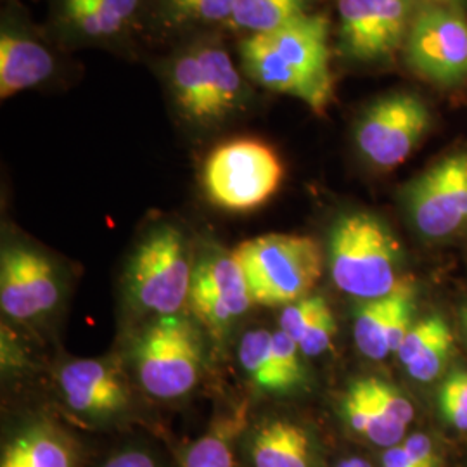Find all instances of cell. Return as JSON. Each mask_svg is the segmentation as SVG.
<instances>
[{
    "label": "cell",
    "instance_id": "obj_1",
    "mask_svg": "<svg viewBox=\"0 0 467 467\" xmlns=\"http://www.w3.org/2000/svg\"><path fill=\"white\" fill-rule=\"evenodd\" d=\"M239 67L251 84L298 99L324 115L334 99L331 21L310 13L267 34L237 42Z\"/></svg>",
    "mask_w": 467,
    "mask_h": 467
},
{
    "label": "cell",
    "instance_id": "obj_2",
    "mask_svg": "<svg viewBox=\"0 0 467 467\" xmlns=\"http://www.w3.org/2000/svg\"><path fill=\"white\" fill-rule=\"evenodd\" d=\"M160 67L175 115L192 129H215L246 113L254 102L253 84L220 32L177 42Z\"/></svg>",
    "mask_w": 467,
    "mask_h": 467
},
{
    "label": "cell",
    "instance_id": "obj_3",
    "mask_svg": "<svg viewBox=\"0 0 467 467\" xmlns=\"http://www.w3.org/2000/svg\"><path fill=\"white\" fill-rule=\"evenodd\" d=\"M399 243L383 220L368 212L337 218L329 243V267L336 287L357 300L391 295L401 281Z\"/></svg>",
    "mask_w": 467,
    "mask_h": 467
},
{
    "label": "cell",
    "instance_id": "obj_4",
    "mask_svg": "<svg viewBox=\"0 0 467 467\" xmlns=\"http://www.w3.org/2000/svg\"><path fill=\"white\" fill-rule=\"evenodd\" d=\"M233 253L246 275L251 300L262 306H287L306 298L322 275L320 246L310 235L265 234Z\"/></svg>",
    "mask_w": 467,
    "mask_h": 467
},
{
    "label": "cell",
    "instance_id": "obj_5",
    "mask_svg": "<svg viewBox=\"0 0 467 467\" xmlns=\"http://www.w3.org/2000/svg\"><path fill=\"white\" fill-rule=\"evenodd\" d=\"M277 150L260 139L222 142L204 160L201 185L208 201L225 212H251L265 204L283 184Z\"/></svg>",
    "mask_w": 467,
    "mask_h": 467
},
{
    "label": "cell",
    "instance_id": "obj_6",
    "mask_svg": "<svg viewBox=\"0 0 467 467\" xmlns=\"http://www.w3.org/2000/svg\"><path fill=\"white\" fill-rule=\"evenodd\" d=\"M140 386L156 399L173 400L187 395L200 381L202 348L189 318L165 316L150 322L134 351Z\"/></svg>",
    "mask_w": 467,
    "mask_h": 467
},
{
    "label": "cell",
    "instance_id": "obj_7",
    "mask_svg": "<svg viewBox=\"0 0 467 467\" xmlns=\"http://www.w3.org/2000/svg\"><path fill=\"white\" fill-rule=\"evenodd\" d=\"M194 267L184 235L173 225H160L139 244L130 267L135 303L158 317L177 316L189 303Z\"/></svg>",
    "mask_w": 467,
    "mask_h": 467
},
{
    "label": "cell",
    "instance_id": "obj_8",
    "mask_svg": "<svg viewBox=\"0 0 467 467\" xmlns=\"http://www.w3.org/2000/svg\"><path fill=\"white\" fill-rule=\"evenodd\" d=\"M57 47L118 49L148 32L150 0H47Z\"/></svg>",
    "mask_w": 467,
    "mask_h": 467
},
{
    "label": "cell",
    "instance_id": "obj_9",
    "mask_svg": "<svg viewBox=\"0 0 467 467\" xmlns=\"http://www.w3.org/2000/svg\"><path fill=\"white\" fill-rule=\"evenodd\" d=\"M409 69L440 87L467 80V19L461 7L422 0L403 44Z\"/></svg>",
    "mask_w": 467,
    "mask_h": 467
},
{
    "label": "cell",
    "instance_id": "obj_10",
    "mask_svg": "<svg viewBox=\"0 0 467 467\" xmlns=\"http://www.w3.org/2000/svg\"><path fill=\"white\" fill-rule=\"evenodd\" d=\"M422 0H336L337 52L355 65H383L403 49Z\"/></svg>",
    "mask_w": 467,
    "mask_h": 467
},
{
    "label": "cell",
    "instance_id": "obj_11",
    "mask_svg": "<svg viewBox=\"0 0 467 467\" xmlns=\"http://www.w3.org/2000/svg\"><path fill=\"white\" fill-rule=\"evenodd\" d=\"M431 125L418 94L395 90L376 98L355 121V144L368 165L393 170L414 152Z\"/></svg>",
    "mask_w": 467,
    "mask_h": 467
},
{
    "label": "cell",
    "instance_id": "obj_12",
    "mask_svg": "<svg viewBox=\"0 0 467 467\" xmlns=\"http://www.w3.org/2000/svg\"><path fill=\"white\" fill-rule=\"evenodd\" d=\"M418 233L443 239L467 225V150H455L418 175L403 191Z\"/></svg>",
    "mask_w": 467,
    "mask_h": 467
},
{
    "label": "cell",
    "instance_id": "obj_13",
    "mask_svg": "<svg viewBox=\"0 0 467 467\" xmlns=\"http://www.w3.org/2000/svg\"><path fill=\"white\" fill-rule=\"evenodd\" d=\"M59 69L49 38L40 34L15 5L0 19V99L47 84Z\"/></svg>",
    "mask_w": 467,
    "mask_h": 467
},
{
    "label": "cell",
    "instance_id": "obj_14",
    "mask_svg": "<svg viewBox=\"0 0 467 467\" xmlns=\"http://www.w3.org/2000/svg\"><path fill=\"white\" fill-rule=\"evenodd\" d=\"M59 283L49 260L26 246H7L0 262V306L7 317L35 320L59 301Z\"/></svg>",
    "mask_w": 467,
    "mask_h": 467
},
{
    "label": "cell",
    "instance_id": "obj_15",
    "mask_svg": "<svg viewBox=\"0 0 467 467\" xmlns=\"http://www.w3.org/2000/svg\"><path fill=\"white\" fill-rule=\"evenodd\" d=\"M414 416L412 401L376 378L351 383L343 399V418L351 431L383 449L400 443Z\"/></svg>",
    "mask_w": 467,
    "mask_h": 467
},
{
    "label": "cell",
    "instance_id": "obj_16",
    "mask_svg": "<svg viewBox=\"0 0 467 467\" xmlns=\"http://www.w3.org/2000/svg\"><path fill=\"white\" fill-rule=\"evenodd\" d=\"M189 305L212 331H225L250 310V287L234 253L208 256L194 268Z\"/></svg>",
    "mask_w": 467,
    "mask_h": 467
},
{
    "label": "cell",
    "instance_id": "obj_17",
    "mask_svg": "<svg viewBox=\"0 0 467 467\" xmlns=\"http://www.w3.org/2000/svg\"><path fill=\"white\" fill-rule=\"evenodd\" d=\"M298 345L284 333L253 329L243 336L237 358L253 384L268 393H287L305 381Z\"/></svg>",
    "mask_w": 467,
    "mask_h": 467
},
{
    "label": "cell",
    "instance_id": "obj_18",
    "mask_svg": "<svg viewBox=\"0 0 467 467\" xmlns=\"http://www.w3.org/2000/svg\"><path fill=\"white\" fill-rule=\"evenodd\" d=\"M416 291L412 281L403 279L388 296L366 301L353 326L357 348L372 360H383L400 348L403 337L412 327Z\"/></svg>",
    "mask_w": 467,
    "mask_h": 467
},
{
    "label": "cell",
    "instance_id": "obj_19",
    "mask_svg": "<svg viewBox=\"0 0 467 467\" xmlns=\"http://www.w3.org/2000/svg\"><path fill=\"white\" fill-rule=\"evenodd\" d=\"M57 383L67 407L84 416L106 418L127 405V389L117 370L102 360L69 362L59 370Z\"/></svg>",
    "mask_w": 467,
    "mask_h": 467
},
{
    "label": "cell",
    "instance_id": "obj_20",
    "mask_svg": "<svg viewBox=\"0 0 467 467\" xmlns=\"http://www.w3.org/2000/svg\"><path fill=\"white\" fill-rule=\"evenodd\" d=\"M235 0H150L148 32L160 40H184L220 32L233 15Z\"/></svg>",
    "mask_w": 467,
    "mask_h": 467
},
{
    "label": "cell",
    "instance_id": "obj_21",
    "mask_svg": "<svg viewBox=\"0 0 467 467\" xmlns=\"http://www.w3.org/2000/svg\"><path fill=\"white\" fill-rule=\"evenodd\" d=\"M250 457L253 467H314L310 436L285 419L267 420L254 431Z\"/></svg>",
    "mask_w": 467,
    "mask_h": 467
},
{
    "label": "cell",
    "instance_id": "obj_22",
    "mask_svg": "<svg viewBox=\"0 0 467 467\" xmlns=\"http://www.w3.org/2000/svg\"><path fill=\"white\" fill-rule=\"evenodd\" d=\"M279 329L287 334L305 357H318L333 347L336 318L322 296H306L284 306Z\"/></svg>",
    "mask_w": 467,
    "mask_h": 467
},
{
    "label": "cell",
    "instance_id": "obj_23",
    "mask_svg": "<svg viewBox=\"0 0 467 467\" xmlns=\"http://www.w3.org/2000/svg\"><path fill=\"white\" fill-rule=\"evenodd\" d=\"M0 467H75V453L56 428L34 424L7 443Z\"/></svg>",
    "mask_w": 467,
    "mask_h": 467
},
{
    "label": "cell",
    "instance_id": "obj_24",
    "mask_svg": "<svg viewBox=\"0 0 467 467\" xmlns=\"http://www.w3.org/2000/svg\"><path fill=\"white\" fill-rule=\"evenodd\" d=\"M312 13V0H235L227 32L239 38L267 34Z\"/></svg>",
    "mask_w": 467,
    "mask_h": 467
},
{
    "label": "cell",
    "instance_id": "obj_25",
    "mask_svg": "<svg viewBox=\"0 0 467 467\" xmlns=\"http://www.w3.org/2000/svg\"><path fill=\"white\" fill-rule=\"evenodd\" d=\"M233 430H213L196 440L185 451L182 467H235Z\"/></svg>",
    "mask_w": 467,
    "mask_h": 467
},
{
    "label": "cell",
    "instance_id": "obj_26",
    "mask_svg": "<svg viewBox=\"0 0 467 467\" xmlns=\"http://www.w3.org/2000/svg\"><path fill=\"white\" fill-rule=\"evenodd\" d=\"M381 461L405 467H440L441 464L433 440L422 433L405 436L399 445L386 449Z\"/></svg>",
    "mask_w": 467,
    "mask_h": 467
},
{
    "label": "cell",
    "instance_id": "obj_27",
    "mask_svg": "<svg viewBox=\"0 0 467 467\" xmlns=\"http://www.w3.org/2000/svg\"><path fill=\"white\" fill-rule=\"evenodd\" d=\"M451 348H453V334L451 327H447L410 366L405 368L409 376L419 383H431L441 374L451 357Z\"/></svg>",
    "mask_w": 467,
    "mask_h": 467
},
{
    "label": "cell",
    "instance_id": "obj_28",
    "mask_svg": "<svg viewBox=\"0 0 467 467\" xmlns=\"http://www.w3.org/2000/svg\"><path fill=\"white\" fill-rule=\"evenodd\" d=\"M447 327H449L447 320L438 314L412 324V327L401 341L400 348L397 351L401 366L403 368L410 366Z\"/></svg>",
    "mask_w": 467,
    "mask_h": 467
},
{
    "label": "cell",
    "instance_id": "obj_29",
    "mask_svg": "<svg viewBox=\"0 0 467 467\" xmlns=\"http://www.w3.org/2000/svg\"><path fill=\"white\" fill-rule=\"evenodd\" d=\"M440 410L459 431H467V372H455L440 389Z\"/></svg>",
    "mask_w": 467,
    "mask_h": 467
},
{
    "label": "cell",
    "instance_id": "obj_30",
    "mask_svg": "<svg viewBox=\"0 0 467 467\" xmlns=\"http://www.w3.org/2000/svg\"><path fill=\"white\" fill-rule=\"evenodd\" d=\"M102 467H156V464L146 451H125L111 457Z\"/></svg>",
    "mask_w": 467,
    "mask_h": 467
},
{
    "label": "cell",
    "instance_id": "obj_31",
    "mask_svg": "<svg viewBox=\"0 0 467 467\" xmlns=\"http://www.w3.org/2000/svg\"><path fill=\"white\" fill-rule=\"evenodd\" d=\"M336 467H372L368 461L360 459V457H348L345 461H341Z\"/></svg>",
    "mask_w": 467,
    "mask_h": 467
},
{
    "label": "cell",
    "instance_id": "obj_32",
    "mask_svg": "<svg viewBox=\"0 0 467 467\" xmlns=\"http://www.w3.org/2000/svg\"><path fill=\"white\" fill-rule=\"evenodd\" d=\"M431 2H438V4H449V5H457L461 7L464 4V0H431Z\"/></svg>",
    "mask_w": 467,
    "mask_h": 467
},
{
    "label": "cell",
    "instance_id": "obj_33",
    "mask_svg": "<svg viewBox=\"0 0 467 467\" xmlns=\"http://www.w3.org/2000/svg\"><path fill=\"white\" fill-rule=\"evenodd\" d=\"M462 324H464V327H466L467 331V308H464V310H462Z\"/></svg>",
    "mask_w": 467,
    "mask_h": 467
},
{
    "label": "cell",
    "instance_id": "obj_34",
    "mask_svg": "<svg viewBox=\"0 0 467 467\" xmlns=\"http://www.w3.org/2000/svg\"><path fill=\"white\" fill-rule=\"evenodd\" d=\"M381 467H401V466H395V464H384L383 462V466Z\"/></svg>",
    "mask_w": 467,
    "mask_h": 467
}]
</instances>
